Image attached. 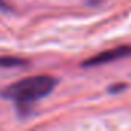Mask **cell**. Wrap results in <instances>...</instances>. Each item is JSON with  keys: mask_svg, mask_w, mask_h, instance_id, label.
I'll return each instance as SVG.
<instances>
[{"mask_svg": "<svg viewBox=\"0 0 131 131\" xmlns=\"http://www.w3.org/2000/svg\"><path fill=\"white\" fill-rule=\"evenodd\" d=\"M57 86V79L52 76H31L20 79L0 90V97L14 102L20 108H26L29 103L37 102L49 96Z\"/></svg>", "mask_w": 131, "mask_h": 131, "instance_id": "obj_1", "label": "cell"}, {"mask_svg": "<svg viewBox=\"0 0 131 131\" xmlns=\"http://www.w3.org/2000/svg\"><path fill=\"white\" fill-rule=\"evenodd\" d=\"M131 57V45H122V46H116L113 49H106L100 54H96L93 57H90L88 60H85L82 63L83 68H90V67H99L103 63H110V62H116L120 59H126Z\"/></svg>", "mask_w": 131, "mask_h": 131, "instance_id": "obj_2", "label": "cell"}, {"mask_svg": "<svg viewBox=\"0 0 131 131\" xmlns=\"http://www.w3.org/2000/svg\"><path fill=\"white\" fill-rule=\"evenodd\" d=\"M23 65H28V60L22 57H13V56L0 57V68H14V67H23Z\"/></svg>", "mask_w": 131, "mask_h": 131, "instance_id": "obj_3", "label": "cell"}, {"mask_svg": "<svg viewBox=\"0 0 131 131\" xmlns=\"http://www.w3.org/2000/svg\"><path fill=\"white\" fill-rule=\"evenodd\" d=\"M0 11L2 13H14V8L11 6V3L6 2V0H0Z\"/></svg>", "mask_w": 131, "mask_h": 131, "instance_id": "obj_4", "label": "cell"}, {"mask_svg": "<svg viewBox=\"0 0 131 131\" xmlns=\"http://www.w3.org/2000/svg\"><path fill=\"white\" fill-rule=\"evenodd\" d=\"M125 88H126L125 85H116V86H111V88H110V93H117V91L125 90Z\"/></svg>", "mask_w": 131, "mask_h": 131, "instance_id": "obj_5", "label": "cell"}]
</instances>
